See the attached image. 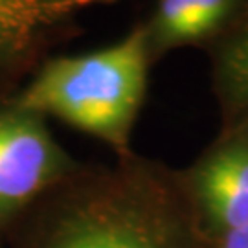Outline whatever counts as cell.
Masks as SVG:
<instances>
[{
  "instance_id": "5b68a950",
  "label": "cell",
  "mask_w": 248,
  "mask_h": 248,
  "mask_svg": "<svg viewBox=\"0 0 248 248\" xmlns=\"http://www.w3.org/2000/svg\"><path fill=\"white\" fill-rule=\"evenodd\" d=\"M62 9H68L66 0H0V85L24 61L43 28L52 24Z\"/></svg>"
},
{
  "instance_id": "3957f363",
  "label": "cell",
  "mask_w": 248,
  "mask_h": 248,
  "mask_svg": "<svg viewBox=\"0 0 248 248\" xmlns=\"http://www.w3.org/2000/svg\"><path fill=\"white\" fill-rule=\"evenodd\" d=\"M79 168L43 116L11 99L0 105V248L20 217Z\"/></svg>"
},
{
  "instance_id": "7a4b0ae2",
  "label": "cell",
  "mask_w": 248,
  "mask_h": 248,
  "mask_svg": "<svg viewBox=\"0 0 248 248\" xmlns=\"http://www.w3.org/2000/svg\"><path fill=\"white\" fill-rule=\"evenodd\" d=\"M149 33L136 28L94 52L48 61L11 101L101 140L129 156V140L147 89Z\"/></svg>"
},
{
  "instance_id": "6da1fadb",
  "label": "cell",
  "mask_w": 248,
  "mask_h": 248,
  "mask_svg": "<svg viewBox=\"0 0 248 248\" xmlns=\"http://www.w3.org/2000/svg\"><path fill=\"white\" fill-rule=\"evenodd\" d=\"M4 248H217L184 173L125 156L41 197Z\"/></svg>"
},
{
  "instance_id": "8992f818",
  "label": "cell",
  "mask_w": 248,
  "mask_h": 248,
  "mask_svg": "<svg viewBox=\"0 0 248 248\" xmlns=\"http://www.w3.org/2000/svg\"><path fill=\"white\" fill-rule=\"evenodd\" d=\"M233 0H160L155 28L166 46L186 45L212 33L226 18Z\"/></svg>"
},
{
  "instance_id": "277c9868",
  "label": "cell",
  "mask_w": 248,
  "mask_h": 248,
  "mask_svg": "<svg viewBox=\"0 0 248 248\" xmlns=\"http://www.w3.org/2000/svg\"><path fill=\"white\" fill-rule=\"evenodd\" d=\"M184 178L215 235L248 224L247 134H226Z\"/></svg>"
},
{
  "instance_id": "9c48e42d",
  "label": "cell",
  "mask_w": 248,
  "mask_h": 248,
  "mask_svg": "<svg viewBox=\"0 0 248 248\" xmlns=\"http://www.w3.org/2000/svg\"><path fill=\"white\" fill-rule=\"evenodd\" d=\"M50 2H64V0H50Z\"/></svg>"
},
{
  "instance_id": "52a82bcc",
  "label": "cell",
  "mask_w": 248,
  "mask_h": 248,
  "mask_svg": "<svg viewBox=\"0 0 248 248\" xmlns=\"http://www.w3.org/2000/svg\"><path fill=\"white\" fill-rule=\"evenodd\" d=\"M217 83L226 110L248 107V33L224 50L217 72Z\"/></svg>"
},
{
  "instance_id": "ba28073f",
  "label": "cell",
  "mask_w": 248,
  "mask_h": 248,
  "mask_svg": "<svg viewBox=\"0 0 248 248\" xmlns=\"http://www.w3.org/2000/svg\"><path fill=\"white\" fill-rule=\"evenodd\" d=\"M217 248H248V224L217 235Z\"/></svg>"
}]
</instances>
